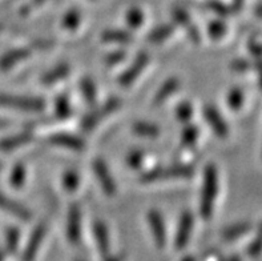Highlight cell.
Masks as SVG:
<instances>
[{
	"label": "cell",
	"instance_id": "obj_1",
	"mask_svg": "<svg viewBox=\"0 0 262 261\" xmlns=\"http://www.w3.org/2000/svg\"><path fill=\"white\" fill-rule=\"evenodd\" d=\"M219 192V173L214 164H208L204 171V183L201 198H200V213L204 218L212 216L213 207Z\"/></svg>",
	"mask_w": 262,
	"mask_h": 261
},
{
	"label": "cell",
	"instance_id": "obj_2",
	"mask_svg": "<svg viewBox=\"0 0 262 261\" xmlns=\"http://www.w3.org/2000/svg\"><path fill=\"white\" fill-rule=\"evenodd\" d=\"M194 173V168L190 166H173L169 168H156L144 173L141 183H155L160 180H172V178H189Z\"/></svg>",
	"mask_w": 262,
	"mask_h": 261
},
{
	"label": "cell",
	"instance_id": "obj_3",
	"mask_svg": "<svg viewBox=\"0 0 262 261\" xmlns=\"http://www.w3.org/2000/svg\"><path fill=\"white\" fill-rule=\"evenodd\" d=\"M0 107L20 109L28 112H40L46 108V102L40 97L30 96H11L0 93Z\"/></svg>",
	"mask_w": 262,
	"mask_h": 261
},
{
	"label": "cell",
	"instance_id": "obj_4",
	"mask_svg": "<svg viewBox=\"0 0 262 261\" xmlns=\"http://www.w3.org/2000/svg\"><path fill=\"white\" fill-rule=\"evenodd\" d=\"M120 106H121V100L117 99V97H112V99L106 100V103H104L103 106L93 109L92 112L84 116L83 120H81V128L85 132L92 131L101 120L105 119L106 116H110L112 112H115L116 109H119Z\"/></svg>",
	"mask_w": 262,
	"mask_h": 261
},
{
	"label": "cell",
	"instance_id": "obj_5",
	"mask_svg": "<svg viewBox=\"0 0 262 261\" xmlns=\"http://www.w3.org/2000/svg\"><path fill=\"white\" fill-rule=\"evenodd\" d=\"M93 172L96 175V178L99 180L100 185L103 191L108 196H112L116 193V183L113 180L112 175L110 172V168L106 166V163L103 159H96L92 164Z\"/></svg>",
	"mask_w": 262,
	"mask_h": 261
},
{
	"label": "cell",
	"instance_id": "obj_6",
	"mask_svg": "<svg viewBox=\"0 0 262 261\" xmlns=\"http://www.w3.org/2000/svg\"><path fill=\"white\" fill-rule=\"evenodd\" d=\"M148 62H149L148 53L145 52L139 53V55L136 56V59H135V62L129 66V68L124 71V72L121 73V76L119 77L120 86L129 87L130 84H132L133 82L139 77L140 73L143 72V70L146 67V64H148Z\"/></svg>",
	"mask_w": 262,
	"mask_h": 261
},
{
	"label": "cell",
	"instance_id": "obj_7",
	"mask_svg": "<svg viewBox=\"0 0 262 261\" xmlns=\"http://www.w3.org/2000/svg\"><path fill=\"white\" fill-rule=\"evenodd\" d=\"M67 236L72 244H79L81 237V211L77 204L71 205L67 220Z\"/></svg>",
	"mask_w": 262,
	"mask_h": 261
},
{
	"label": "cell",
	"instance_id": "obj_8",
	"mask_svg": "<svg viewBox=\"0 0 262 261\" xmlns=\"http://www.w3.org/2000/svg\"><path fill=\"white\" fill-rule=\"evenodd\" d=\"M204 116H205L206 122H208L210 128L213 129V132L216 133L219 137L225 139L228 133H229V128H228V124L221 116V113L219 112V109L214 106H206L204 108Z\"/></svg>",
	"mask_w": 262,
	"mask_h": 261
},
{
	"label": "cell",
	"instance_id": "obj_9",
	"mask_svg": "<svg viewBox=\"0 0 262 261\" xmlns=\"http://www.w3.org/2000/svg\"><path fill=\"white\" fill-rule=\"evenodd\" d=\"M172 15L174 22L185 28L188 36L190 37V40H192L193 43L199 44L200 42H201V35H200V31L196 27V24L193 23L192 19H190L189 13L186 12L184 8H179V7H176V8H173Z\"/></svg>",
	"mask_w": 262,
	"mask_h": 261
},
{
	"label": "cell",
	"instance_id": "obj_10",
	"mask_svg": "<svg viewBox=\"0 0 262 261\" xmlns=\"http://www.w3.org/2000/svg\"><path fill=\"white\" fill-rule=\"evenodd\" d=\"M193 224H194V217L190 213L189 211H185L180 217L179 228H177L176 233V240H174V244H176L177 249H183L188 242H189L190 233H192Z\"/></svg>",
	"mask_w": 262,
	"mask_h": 261
},
{
	"label": "cell",
	"instance_id": "obj_11",
	"mask_svg": "<svg viewBox=\"0 0 262 261\" xmlns=\"http://www.w3.org/2000/svg\"><path fill=\"white\" fill-rule=\"evenodd\" d=\"M148 223L152 228L153 237H155L157 248H164L166 244V231L163 216L160 215L157 211H150L148 213Z\"/></svg>",
	"mask_w": 262,
	"mask_h": 261
},
{
	"label": "cell",
	"instance_id": "obj_12",
	"mask_svg": "<svg viewBox=\"0 0 262 261\" xmlns=\"http://www.w3.org/2000/svg\"><path fill=\"white\" fill-rule=\"evenodd\" d=\"M93 236H95V242H96L97 248L104 258L110 257L111 251V242H110V233L108 228L103 222H95L93 223Z\"/></svg>",
	"mask_w": 262,
	"mask_h": 261
},
{
	"label": "cell",
	"instance_id": "obj_13",
	"mask_svg": "<svg viewBox=\"0 0 262 261\" xmlns=\"http://www.w3.org/2000/svg\"><path fill=\"white\" fill-rule=\"evenodd\" d=\"M48 142L52 146L63 147V148L72 149V151H83L85 147V143L83 142L81 137L71 135V133H55V135L50 136Z\"/></svg>",
	"mask_w": 262,
	"mask_h": 261
},
{
	"label": "cell",
	"instance_id": "obj_14",
	"mask_svg": "<svg viewBox=\"0 0 262 261\" xmlns=\"http://www.w3.org/2000/svg\"><path fill=\"white\" fill-rule=\"evenodd\" d=\"M46 224H39L36 228L33 229V232L30 236V240L27 243L26 251H24L23 253L24 260H32V258L36 256L37 251H39L40 248V244H41L44 236H46Z\"/></svg>",
	"mask_w": 262,
	"mask_h": 261
},
{
	"label": "cell",
	"instance_id": "obj_15",
	"mask_svg": "<svg viewBox=\"0 0 262 261\" xmlns=\"http://www.w3.org/2000/svg\"><path fill=\"white\" fill-rule=\"evenodd\" d=\"M31 52H32V50L28 48V47L8 51V52L4 53L3 56L0 57V71H8L10 68H12V67H15L16 64H19L20 62L28 59Z\"/></svg>",
	"mask_w": 262,
	"mask_h": 261
},
{
	"label": "cell",
	"instance_id": "obj_16",
	"mask_svg": "<svg viewBox=\"0 0 262 261\" xmlns=\"http://www.w3.org/2000/svg\"><path fill=\"white\" fill-rule=\"evenodd\" d=\"M0 209L8 212L11 215L16 216L19 220H23V222H30L31 217H32L31 212L26 207H23L19 203L13 202V200L8 198L3 193H0Z\"/></svg>",
	"mask_w": 262,
	"mask_h": 261
},
{
	"label": "cell",
	"instance_id": "obj_17",
	"mask_svg": "<svg viewBox=\"0 0 262 261\" xmlns=\"http://www.w3.org/2000/svg\"><path fill=\"white\" fill-rule=\"evenodd\" d=\"M180 87V82L176 77H172V79H168L163 86L160 87V89L157 91V93L155 95V99H153V104L155 106H160L163 104L166 99H169L170 96L174 95L176 91Z\"/></svg>",
	"mask_w": 262,
	"mask_h": 261
},
{
	"label": "cell",
	"instance_id": "obj_18",
	"mask_svg": "<svg viewBox=\"0 0 262 261\" xmlns=\"http://www.w3.org/2000/svg\"><path fill=\"white\" fill-rule=\"evenodd\" d=\"M32 140V135L28 132L19 133V135L10 136V137H6V139L0 140V149L4 151V152H10L13 149L19 148L21 146H26Z\"/></svg>",
	"mask_w": 262,
	"mask_h": 261
},
{
	"label": "cell",
	"instance_id": "obj_19",
	"mask_svg": "<svg viewBox=\"0 0 262 261\" xmlns=\"http://www.w3.org/2000/svg\"><path fill=\"white\" fill-rule=\"evenodd\" d=\"M70 75V66L68 64H60V66L55 67L53 70L48 71L41 76V84L44 86H52V84L57 83L60 80H63Z\"/></svg>",
	"mask_w": 262,
	"mask_h": 261
},
{
	"label": "cell",
	"instance_id": "obj_20",
	"mask_svg": "<svg viewBox=\"0 0 262 261\" xmlns=\"http://www.w3.org/2000/svg\"><path fill=\"white\" fill-rule=\"evenodd\" d=\"M252 229V224L250 223H237L225 229L223 232V238L225 242H234L241 236L246 235L248 232Z\"/></svg>",
	"mask_w": 262,
	"mask_h": 261
},
{
	"label": "cell",
	"instance_id": "obj_21",
	"mask_svg": "<svg viewBox=\"0 0 262 261\" xmlns=\"http://www.w3.org/2000/svg\"><path fill=\"white\" fill-rule=\"evenodd\" d=\"M132 129L137 136L148 137V139H155V137L160 135V128L156 124H153V123L137 122L133 124Z\"/></svg>",
	"mask_w": 262,
	"mask_h": 261
},
{
	"label": "cell",
	"instance_id": "obj_22",
	"mask_svg": "<svg viewBox=\"0 0 262 261\" xmlns=\"http://www.w3.org/2000/svg\"><path fill=\"white\" fill-rule=\"evenodd\" d=\"M174 32V27L172 24H163V26L156 27L152 32L148 35V42L153 44H160L165 42L168 37Z\"/></svg>",
	"mask_w": 262,
	"mask_h": 261
},
{
	"label": "cell",
	"instance_id": "obj_23",
	"mask_svg": "<svg viewBox=\"0 0 262 261\" xmlns=\"http://www.w3.org/2000/svg\"><path fill=\"white\" fill-rule=\"evenodd\" d=\"M80 89H81V95H83L84 100L88 106L93 107L96 104V97H97V91L96 86L93 83V80L90 77L81 80L80 83Z\"/></svg>",
	"mask_w": 262,
	"mask_h": 261
},
{
	"label": "cell",
	"instance_id": "obj_24",
	"mask_svg": "<svg viewBox=\"0 0 262 261\" xmlns=\"http://www.w3.org/2000/svg\"><path fill=\"white\" fill-rule=\"evenodd\" d=\"M101 39L104 42H110V43H120L126 44L132 42V35L123 30H108L103 33Z\"/></svg>",
	"mask_w": 262,
	"mask_h": 261
},
{
	"label": "cell",
	"instance_id": "obj_25",
	"mask_svg": "<svg viewBox=\"0 0 262 261\" xmlns=\"http://www.w3.org/2000/svg\"><path fill=\"white\" fill-rule=\"evenodd\" d=\"M55 115L57 119H68L72 115V108H71L70 99L67 95L59 96L55 102Z\"/></svg>",
	"mask_w": 262,
	"mask_h": 261
},
{
	"label": "cell",
	"instance_id": "obj_26",
	"mask_svg": "<svg viewBox=\"0 0 262 261\" xmlns=\"http://www.w3.org/2000/svg\"><path fill=\"white\" fill-rule=\"evenodd\" d=\"M200 136V129L196 126H186L183 131V135H181V144L184 147H193L196 144L197 139Z\"/></svg>",
	"mask_w": 262,
	"mask_h": 261
},
{
	"label": "cell",
	"instance_id": "obj_27",
	"mask_svg": "<svg viewBox=\"0 0 262 261\" xmlns=\"http://www.w3.org/2000/svg\"><path fill=\"white\" fill-rule=\"evenodd\" d=\"M11 184L15 187V188H21L26 182V167L21 163H17L16 166L13 167L12 172H11Z\"/></svg>",
	"mask_w": 262,
	"mask_h": 261
},
{
	"label": "cell",
	"instance_id": "obj_28",
	"mask_svg": "<svg viewBox=\"0 0 262 261\" xmlns=\"http://www.w3.org/2000/svg\"><path fill=\"white\" fill-rule=\"evenodd\" d=\"M80 12L76 10H71L70 12H67L63 17V22H61V26H63L64 30L73 31L76 30L80 24Z\"/></svg>",
	"mask_w": 262,
	"mask_h": 261
},
{
	"label": "cell",
	"instance_id": "obj_29",
	"mask_svg": "<svg viewBox=\"0 0 262 261\" xmlns=\"http://www.w3.org/2000/svg\"><path fill=\"white\" fill-rule=\"evenodd\" d=\"M205 7L208 10H210L212 12H214L219 16H229V13L232 12V8L229 6H226V4L221 3L219 0H208L205 3Z\"/></svg>",
	"mask_w": 262,
	"mask_h": 261
},
{
	"label": "cell",
	"instance_id": "obj_30",
	"mask_svg": "<svg viewBox=\"0 0 262 261\" xmlns=\"http://www.w3.org/2000/svg\"><path fill=\"white\" fill-rule=\"evenodd\" d=\"M208 32L213 40L221 39L226 33V24L223 23L221 20H212L208 24Z\"/></svg>",
	"mask_w": 262,
	"mask_h": 261
},
{
	"label": "cell",
	"instance_id": "obj_31",
	"mask_svg": "<svg viewBox=\"0 0 262 261\" xmlns=\"http://www.w3.org/2000/svg\"><path fill=\"white\" fill-rule=\"evenodd\" d=\"M80 177L79 173L75 172V171H67L63 176V188L68 192L76 191L77 187H79Z\"/></svg>",
	"mask_w": 262,
	"mask_h": 261
},
{
	"label": "cell",
	"instance_id": "obj_32",
	"mask_svg": "<svg viewBox=\"0 0 262 261\" xmlns=\"http://www.w3.org/2000/svg\"><path fill=\"white\" fill-rule=\"evenodd\" d=\"M19 238H20V233L19 229L12 227V228H8L6 235V240H7V249L10 253H15L17 251V245H19Z\"/></svg>",
	"mask_w": 262,
	"mask_h": 261
},
{
	"label": "cell",
	"instance_id": "obj_33",
	"mask_svg": "<svg viewBox=\"0 0 262 261\" xmlns=\"http://www.w3.org/2000/svg\"><path fill=\"white\" fill-rule=\"evenodd\" d=\"M244 92L239 88H233L228 95V104L233 111H238L243 107Z\"/></svg>",
	"mask_w": 262,
	"mask_h": 261
},
{
	"label": "cell",
	"instance_id": "obj_34",
	"mask_svg": "<svg viewBox=\"0 0 262 261\" xmlns=\"http://www.w3.org/2000/svg\"><path fill=\"white\" fill-rule=\"evenodd\" d=\"M193 115V107L189 102L180 103L176 108V116L180 122L186 123L189 122Z\"/></svg>",
	"mask_w": 262,
	"mask_h": 261
},
{
	"label": "cell",
	"instance_id": "obj_35",
	"mask_svg": "<svg viewBox=\"0 0 262 261\" xmlns=\"http://www.w3.org/2000/svg\"><path fill=\"white\" fill-rule=\"evenodd\" d=\"M144 13L139 8H132L126 13V23L129 24L132 28H137L143 24Z\"/></svg>",
	"mask_w": 262,
	"mask_h": 261
},
{
	"label": "cell",
	"instance_id": "obj_36",
	"mask_svg": "<svg viewBox=\"0 0 262 261\" xmlns=\"http://www.w3.org/2000/svg\"><path fill=\"white\" fill-rule=\"evenodd\" d=\"M261 252H262V224L261 227H259L256 238L253 240V243L249 245V248H248V255L252 256V257H256V256L261 255Z\"/></svg>",
	"mask_w": 262,
	"mask_h": 261
},
{
	"label": "cell",
	"instance_id": "obj_37",
	"mask_svg": "<svg viewBox=\"0 0 262 261\" xmlns=\"http://www.w3.org/2000/svg\"><path fill=\"white\" fill-rule=\"evenodd\" d=\"M144 162V153L141 151H132L126 157V163L128 166L133 169H139L140 167L143 166Z\"/></svg>",
	"mask_w": 262,
	"mask_h": 261
},
{
	"label": "cell",
	"instance_id": "obj_38",
	"mask_svg": "<svg viewBox=\"0 0 262 261\" xmlns=\"http://www.w3.org/2000/svg\"><path fill=\"white\" fill-rule=\"evenodd\" d=\"M125 51H115V52L110 53V55L105 57V63L108 64V66H115V64H119L120 62H123V60L125 59Z\"/></svg>",
	"mask_w": 262,
	"mask_h": 261
},
{
	"label": "cell",
	"instance_id": "obj_39",
	"mask_svg": "<svg viewBox=\"0 0 262 261\" xmlns=\"http://www.w3.org/2000/svg\"><path fill=\"white\" fill-rule=\"evenodd\" d=\"M250 67H252V64L244 59H236L232 63V70L236 71V72H245V71L250 70Z\"/></svg>",
	"mask_w": 262,
	"mask_h": 261
},
{
	"label": "cell",
	"instance_id": "obj_40",
	"mask_svg": "<svg viewBox=\"0 0 262 261\" xmlns=\"http://www.w3.org/2000/svg\"><path fill=\"white\" fill-rule=\"evenodd\" d=\"M249 51L253 56L257 57V59H261L262 57V44L257 42V40H249Z\"/></svg>",
	"mask_w": 262,
	"mask_h": 261
},
{
	"label": "cell",
	"instance_id": "obj_41",
	"mask_svg": "<svg viewBox=\"0 0 262 261\" xmlns=\"http://www.w3.org/2000/svg\"><path fill=\"white\" fill-rule=\"evenodd\" d=\"M35 48H37V50H50L51 47L53 46V42H51V40H35L32 44Z\"/></svg>",
	"mask_w": 262,
	"mask_h": 261
},
{
	"label": "cell",
	"instance_id": "obj_42",
	"mask_svg": "<svg viewBox=\"0 0 262 261\" xmlns=\"http://www.w3.org/2000/svg\"><path fill=\"white\" fill-rule=\"evenodd\" d=\"M244 2H245V0H233L232 6H230L232 11H239V10H241V7H243Z\"/></svg>",
	"mask_w": 262,
	"mask_h": 261
},
{
	"label": "cell",
	"instance_id": "obj_43",
	"mask_svg": "<svg viewBox=\"0 0 262 261\" xmlns=\"http://www.w3.org/2000/svg\"><path fill=\"white\" fill-rule=\"evenodd\" d=\"M256 67H257V70H258V72H259V86H261V88H262V60L261 59H258Z\"/></svg>",
	"mask_w": 262,
	"mask_h": 261
},
{
	"label": "cell",
	"instance_id": "obj_44",
	"mask_svg": "<svg viewBox=\"0 0 262 261\" xmlns=\"http://www.w3.org/2000/svg\"><path fill=\"white\" fill-rule=\"evenodd\" d=\"M11 123L6 119H0V128H7V127H10Z\"/></svg>",
	"mask_w": 262,
	"mask_h": 261
},
{
	"label": "cell",
	"instance_id": "obj_45",
	"mask_svg": "<svg viewBox=\"0 0 262 261\" xmlns=\"http://www.w3.org/2000/svg\"><path fill=\"white\" fill-rule=\"evenodd\" d=\"M256 13H257V16L261 17V19H262V4H259V6H257Z\"/></svg>",
	"mask_w": 262,
	"mask_h": 261
},
{
	"label": "cell",
	"instance_id": "obj_46",
	"mask_svg": "<svg viewBox=\"0 0 262 261\" xmlns=\"http://www.w3.org/2000/svg\"><path fill=\"white\" fill-rule=\"evenodd\" d=\"M44 2H46V0H33V4H41L44 3Z\"/></svg>",
	"mask_w": 262,
	"mask_h": 261
},
{
	"label": "cell",
	"instance_id": "obj_47",
	"mask_svg": "<svg viewBox=\"0 0 262 261\" xmlns=\"http://www.w3.org/2000/svg\"><path fill=\"white\" fill-rule=\"evenodd\" d=\"M3 258H4V253L0 251V260H3Z\"/></svg>",
	"mask_w": 262,
	"mask_h": 261
}]
</instances>
